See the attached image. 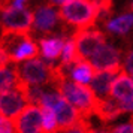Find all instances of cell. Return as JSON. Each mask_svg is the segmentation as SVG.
I'll return each instance as SVG.
<instances>
[{"label":"cell","mask_w":133,"mask_h":133,"mask_svg":"<svg viewBox=\"0 0 133 133\" xmlns=\"http://www.w3.org/2000/svg\"><path fill=\"white\" fill-rule=\"evenodd\" d=\"M17 133H42V109L39 105L29 103L15 118Z\"/></svg>","instance_id":"52a82bcc"},{"label":"cell","mask_w":133,"mask_h":133,"mask_svg":"<svg viewBox=\"0 0 133 133\" xmlns=\"http://www.w3.org/2000/svg\"><path fill=\"white\" fill-rule=\"evenodd\" d=\"M133 27V14H124L118 18L106 23V29L117 35H126Z\"/></svg>","instance_id":"e0dca14e"},{"label":"cell","mask_w":133,"mask_h":133,"mask_svg":"<svg viewBox=\"0 0 133 133\" xmlns=\"http://www.w3.org/2000/svg\"><path fill=\"white\" fill-rule=\"evenodd\" d=\"M2 31L8 33H30L33 29V14L27 9L8 8L0 11Z\"/></svg>","instance_id":"5b68a950"},{"label":"cell","mask_w":133,"mask_h":133,"mask_svg":"<svg viewBox=\"0 0 133 133\" xmlns=\"http://www.w3.org/2000/svg\"><path fill=\"white\" fill-rule=\"evenodd\" d=\"M121 114H124V111H123V106H121V103L118 100H115L112 97H105V99H99L97 100L94 115L99 117L103 123L115 120Z\"/></svg>","instance_id":"7c38bea8"},{"label":"cell","mask_w":133,"mask_h":133,"mask_svg":"<svg viewBox=\"0 0 133 133\" xmlns=\"http://www.w3.org/2000/svg\"><path fill=\"white\" fill-rule=\"evenodd\" d=\"M0 27H2V25H0ZM0 35H2V33H0Z\"/></svg>","instance_id":"f1b7e54d"},{"label":"cell","mask_w":133,"mask_h":133,"mask_svg":"<svg viewBox=\"0 0 133 133\" xmlns=\"http://www.w3.org/2000/svg\"><path fill=\"white\" fill-rule=\"evenodd\" d=\"M132 11H133V2H132Z\"/></svg>","instance_id":"83f0119b"},{"label":"cell","mask_w":133,"mask_h":133,"mask_svg":"<svg viewBox=\"0 0 133 133\" xmlns=\"http://www.w3.org/2000/svg\"><path fill=\"white\" fill-rule=\"evenodd\" d=\"M109 97H112L120 103L133 102V78L129 76L126 70H121L112 81Z\"/></svg>","instance_id":"8fae6325"},{"label":"cell","mask_w":133,"mask_h":133,"mask_svg":"<svg viewBox=\"0 0 133 133\" xmlns=\"http://www.w3.org/2000/svg\"><path fill=\"white\" fill-rule=\"evenodd\" d=\"M73 42L76 46L79 58H90L97 49L106 42V36L100 30H93V29H84V30H76L73 33Z\"/></svg>","instance_id":"8992f818"},{"label":"cell","mask_w":133,"mask_h":133,"mask_svg":"<svg viewBox=\"0 0 133 133\" xmlns=\"http://www.w3.org/2000/svg\"><path fill=\"white\" fill-rule=\"evenodd\" d=\"M114 133H133V124L132 123L120 124V126L114 127Z\"/></svg>","instance_id":"603a6c76"},{"label":"cell","mask_w":133,"mask_h":133,"mask_svg":"<svg viewBox=\"0 0 133 133\" xmlns=\"http://www.w3.org/2000/svg\"><path fill=\"white\" fill-rule=\"evenodd\" d=\"M118 73L117 72H106V70H96L94 76L91 79L90 88L93 90V93L96 94L99 99H105V97H109V93H111V85H112V81L117 76Z\"/></svg>","instance_id":"4fadbf2b"},{"label":"cell","mask_w":133,"mask_h":133,"mask_svg":"<svg viewBox=\"0 0 133 133\" xmlns=\"http://www.w3.org/2000/svg\"><path fill=\"white\" fill-rule=\"evenodd\" d=\"M29 105L24 91L19 88H12L0 93V115L8 118H15L17 115Z\"/></svg>","instance_id":"9c48e42d"},{"label":"cell","mask_w":133,"mask_h":133,"mask_svg":"<svg viewBox=\"0 0 133 133\" xmlns=\"http://www.w3.org/2000/svg\"><path fill=\"white\" fill-rule=\"evenodd\" d=\"M17 72L19 78L25 81L29 85H46L51 84V76H52V63L41 60V58H30V60L23 61L21 64H15Z\"/></svg>","instance_id":"277c9868"},{"label":"cell","mask_w":133,"mask_h":133,"mask_svg":"<svg viewBox=\"0 0 133 133\" xmlns=\"http://www.w3.org/2000/svg\"><path fill=\"white\" fill-rule=\"evenodd\" d=\"M11 63V58H9V54L6 52V49L0 45V67H5Z\"/></svg>","instance_id":"cb8c5ba5"},{"label":"cell","mask_w":133,"mask_h":133,"mask_svg":"<svg viewBox=\"0 0 133 133\" xmlns=\"http://www.w3.org/2000/svg\"><path fill=\"white\" fill-rule=\"evenodd\" d=\"M48 2H49V5H52V6H63L69 0H48Z\"/></svg>","instance_id":"d4e9b609"},{"label":"cell","mask_w":133,"mask_h":133,"mask_svg":"<svg viewBox=\"0 0 133 133\" xmlns=\"http://www.w3.org/2000/svg\"><path fill=\"white\" fill-rule=\"evenodd\" d=\"M130 123H132V124H133V115H132V121H130Z\"/></svg>","instance_id":"4316f807"},{"label":"cell","mask_w":133,"mask_h":133,"mask_svg":"<svg viewBox=\"0 0 133 133\" xmlns=\"http://www.w3.org/2000/svg\"><path fill=\"white\" fill-rule=\"evenodd\" d=\"M94 73H96V69L93 67V64L90 61L84 60V58H81L76 63H73L70 66V69H69V75H70L72 81L79 82V84H84V85L90 84L93 76H94Z\"/></svg>","instance_id":"9a60e30c"},{"label":"cell","mask_w":133,"mask_h":133,"mask_svg":"<svg viewBox=\"0 0 133 133\" xmlns=\"http://www.w3.org/2000/svg\"><path fill=\"white\" fill-rule=\"evenodd\" d=\"M19 75L17 72V67H0V93L8 90L17 88V85L19 82Z\"/></svg>","instance_id":"2e32d148"},{"label":"cell","mask_w":133,"mask_h":133,"mask_svg":"<svg viewBox=\"0 0 133 133\" xmlns=\"http://www.w3.org/2000/svg\"><path fill=\"white\" fill-rule=\"evenodd\" d=\"M0 45L9 54L11 63H23L25 60L35 58L39 54V45L30 36V33H8L2 31Z\"/></svg>","instance_id":"7a4b0ae2"},{"label":"cell","mask_w":133,"mask_h":133,"mask_svg":"<svg viewBox=\"0 0 133 133\" xmlns=\"http://www.w3.org/2000/svg\"><path fill=\"white\" fill-rule=\"evenodd\" d=\"M61 66L70 69L73 63H76L78 60H81L78 57V52H76V46H75V42H73V37L70 39H66L64 41V46H63V51H61Z\"/></svg>","instance_id":"ac0fdd59"},{"label":"cell","mask_w":133,"mask_h":133,"mask_svg":"<svg viewBox=\"0 0 133 133\" xmlns=\"http://www.w3.org/2000/svg\"><path fill=\"white\" fill-rule=\"evenodd\" d=\"M64 37H42L39 41V51L46 63H54L61 55L64 46Z\"/></svg>","instance_id":"5bb4252c"},{"label":"cell","mask_w":133,"mask_h":133,"mask_svg":"<svg viewBox=\"0 0 133 133\" xmlns=\"http://www.w3.org/2000/svg\"><path fill=\"white\" fill-rule=\"evenodd\" d=\"M42 109V133H58V124L54 109L41 106Z\"/></svg>","instance_id":"d6986e66"},{"label":"cell","mask_w":133,"mask_h":133,"mask_svg":"<svg viewBox=\"0 0 133 133\" xmlns=\"http://www.w3.org/2000/svg\"><path fill=\"white\" fill-rule=\"evenodd\" d=\"M124 70H126L129 75L133 76V49L127 54V57H126V61H124Z\"/></svg>","instance_id":"7402d4cb"},{"label":"cell","mask_w":133,"mask_h":133,"mask_svg":"<svg viewBox=\"0 0 133 133\" xmlns=\"http://www.w3.org/2000/svg\"><path fill=\"white\" fill-rule=\"evenodd\" d=\"M0 133H17L12 118L0 115Z\"/></svg>","instance_id":"44dd1931"},{"label":"cell","mask_w":133,"mask_h":133,"mask_svg":"<svg viewBox=\"0 0 133 133\" xmlns=\"http://www.w3.org/2000/svg\"><path fill=\"white\" fill-rule=\"evenodd\" d=\"M90 63L96 70H106V72H117L123 70L121 66V55L120 51L114 48L112 45L103 43L94 54L90 57Z\"/></svg>","instance_id":"ba28073f"},{"label":"cell","mask_w":133,"mask_h":133,"mask_svg":"<svg viewBox=\"0 0 133 133\" xmlns=\"http://www.w3.org/2000/svg\"><path fill=\"white\" fill-rule=\"evenodd\" d=\"M96 133H114V129H108V127H103L100 130H96Z\"/></svg>","instance_id":"484cf974"},{"label":"cell","mask_w":133,"mask_h":133,"mask_svg":"<svg viewBox=\"0 0 133 133\" xmlns=\"http://www.w3.org/2000/svg\"><path fill=\"white\" fill-rule=\"evenodd\" d=\"M41 106H48L54 109L55 117H57V124H58V132H63L69 127L75 126L81 118H84L79 114V111L73 105L67 102L58 91H51V93H43Z\"/></svg>","instance_id":"3957f363"},{"label":"cell","mask_w":133,"mask_h":133,"mask_svg":"<svg viewBox=\"0 0 133 133\" xmlns=\"http://www.w3.org/2000/svg\"><path fill=\"white\" fill-rule=\"evenodd\" d=\"M60 19L76 30L91 29L99 19L96 0H69L58 11Z\"/></svg>","instance_id":"6da1fadb"},{"label":"cell","mask_w":133,"mask_h":133,"mask_svg":"<svg viewBox=\"0 0 133 133\" xmlns=\"http://www.w3.org/2000/svg\"><path fill=\"white\" fill-rule=\"evenodd\" d=\"M58 19L60 15L52 5H42L33 14V29L41 33H48L57 25Z\"/></svg>","instance_id":"30bf717a"},{"label":"cell","mask_w":133,"mask_h":133,"mask_svg":"<svg viewBox=\"0 0 133 133\" xmlns=\"http://www.w3.org/2000/svg\"><path fill=\"white\" fill-rule=\"evenodd\" d=\"M58 133H96V130L90 126L88 118H81L75 126L69 127V129L63 130V132H58Z\"/></svg>","instance_id":"ffe728a7"}]
</instances>
